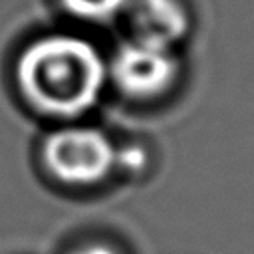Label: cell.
I'll list each match as a JSON object with an SVG mask.
<instances>
[{
	"mask_svg": "<svg viewBox=\"0 0 254 254\" xmlns=\"http://www.w3.org/2000/svg\"><path fill=\"white\" fill-rule=\"evenodd\" d=\"M14 75L32 107L52 117L73 119L95 107L109 79V67L89 40L48 34L22 50Z\"/></svg>",
	"mask_w": 254,
	"mask_h": 254,
	"instance_id": "1",
	"label": "cell"
},
{
	"mask_svg": "<svg viewBox=\"0 0 254 254\" xmlns=\"http://www.w3.org/2000/svg\"><path fill=\"white\" fill-rule=\"evenodd\" d=\"M46 169L62 183L89 187L115 169V145L95 127L67 125L50 133L42 149Z\"/></svg>",
	"mask_w": 254,
	"mask_h": 254,
	"instance_id": "2",
	"label": "cell"
},
{
	"mask_svg": "<svg viewBox=\"0 0 254 254\" xmlns=\"http://www.w3.org/2000/svg\"><path fill=\"white\" fill-rule=\"evenodd\" d=\"M107 67L119 91L133 99H155L175 87L183 71V62L177 48L131 38L117 48Z\"/></svg>",
	"mask_w": 254,
	"mask_h": 254,
	"instance_id": "3",
	"label": "cell"
},
{
	"mask_svg": "<svg viewBox=\"0 0 254 254\" xmlns=\"http://www.w3.org/2000/svg\"><path fill=\"white\" fill-rule=\"evenodd\" d=\"M135 40L177 48L190 32V10L183 0H129L125 10Z\"/></svg>",
	"mask_w": 254,
	"mask_h": 254,
	"instance_id": "4",
	"label": "cell"
},
{
	"mask_svg": "<svg viewBox=\"0 0 254 254\" xmlns=\"http://www.w3.org/2000/svg\"><path fill=\"white\" fill-rule=\"evenodd\" d=\"M64 10L85 22H109L127 10L129 0H60Z\"/></svg>",
	"mask_w": 254,
	"mask_h": 254,
	"instance_id": "5",
	"label": "cell"
},
{
	"mask_svg": "<svg viewBox=\"0 0 254 254\" xmlns=\"http://www.w3.org/2000/svg\"><path fill=\"white\" fill-rule=\"evenodd\" d=\"M147 165V151L139 145L115 147V167H121L127 173H139Z\"/></svg>",
	"mask_w": 254,
	"mask_h": 254,
	"instance_id": "6",
	"label": "cell"
},
{
	"mask_svg": "<svg viewBox=\"0 0 254 254\" xmlns=\"http://www.w3.org/2000/svg\"><path fill=\"white\" fill-rule=\"evenodd\" d=\"M71 254H117V252L111 250L105 244H87V246H81V248L73 250Z\"/></svg>",
	"mask_w": 254,
	"mask_h": 254,
	"instance_id": "7",
	"label": "cell"
}]
</instances>
